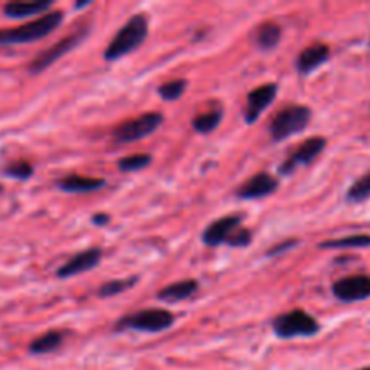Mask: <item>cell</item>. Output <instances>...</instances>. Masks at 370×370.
Returning <instances> with one entry per match:
<instances>
[{"label":"cell","instance_id":"1","mask_svg":"<svg viewBox=\"0 0 370 370\" xmlns=\"http://www.w3.org/2000/svg\"><path fill=\"white\" fill-rule=\"evenodd\" d=\"M64 22V11H48L42 17L27 22L24 26L0 29V45H11V43H29L35 40H42L49 36L56 27Z\"/></svg>","mask_w":370,"mask_h":370},{"label":"cell","instance_id":"2","mask_svg":"<svg viewBox=\"0 0 370 370\" xmlns=\"http://www.w3.org/2000/svg\"><path fill=\"white\" fill-rule=\"evenodd\" d=\"M148 36V18L143 13H136L121 26L116 36L111 40L104 56L107 62H116L129 52L136 51Z\"/></svg>","mask_w":370,"mask_h":370},{"label":"cell","instance_id":"3","mask_svg":"<svg viewBox=\"0 0 370 370\" xmlns=\"http://www.w3.org/2000/svg\"><path fill=\"white\" fill-rule=\"evenodd\" d=\"M311 118H313V112L306 105L293 104L278 111L269 123V134H271L273 141H284L294 134L306 130V127L311 123Z\"/></svg>","mask_w":370,"mask_h":370},{"label":"cell","instance_id":"4","mask_svg":"<svg viewBox=\"0 0 370 370\" xmlns=\"http://www.w3.org/2000/svg\"><path fill=\"white\" fill-rule=\"evenodd\" d=\"M176 323V316L166 309L152 307L143 309L132 315H127L116 323V332L121 331H141V332H161L170 329Z\"/></svg>","mask_w":370,"mask_h":370},{"label":"cell","instance_id":"5","mask_svg":"<svg viewBox=\"0 0 370 370\" xmlns=\"http://www.w3.org/2000/svg\"><path fill=\"white\" fill-rule=\"evenodd\" d=\"M271 327L282 340H291V338H300V336L307 338V336H315L320 332L318 320L304 309H294L278 315L271 322Z\"/></svg>","mask_w":370,"mask_h":370},{"label":"cell","instance_id":"6","mask_svg":"<svg viewBox=\"0 0 370 370\" xmlns=\"http://www.w3.org/2000/svg\"><path fill=\"white\" fill-rule=\"evenodd\" d=\"M164 116L161 112H145L141 116L134 118V120L121 123L120 127L114 129L112 138L118 145H125V143L138 141V139L147 138L150 134H154L155 130L163 125Z\"/></svg>","mask_w":370,"mask_h":370},{"label":"cell","instance_id":"7","mask_svg":"<svg viewBox=\"0 0 370 370\" xmlns=\"http://www.w3.org/2000/svg\"><path fill=\"white\" fill-rule=\"evenodd\" d=\"M325 147H327V139L322 138V136H315V138L306 139L297 150H293V154L289 155L284 163L280 164L278 173H282V176H291L298 166H307V164L313 163V161L325 150Z\"/></svg>","mask_w":370,"mask_h":370},{"label":"cell","instance_id":"8","mask_svg":"<svg viewBox=\"0 0 370 370\" xmlns=\"http://www.w3.org/2000/svg\"><path fill=\"white\" fill-rule=\"evenodd\" d=\"M85 36H87V29H85V27H82V29L74 31L73 35L62 38L60 42L55 43L52 48H49V49H45L43 52H40V55L36 56L35 60L31 62L29 71L33 74H38V73H42V71H45L48 67H51V65L55 64V62L60 60V58L65 55V52L73 51V49L76 48L78 43L82 42V40L85 38Z\"/></svg>","mask_w":370,"mask_h":370},{"label":"cell","instance_id":"9","mask_svg":"<svg viewBox=\"0 0 370 370\" xmlns=\"http://www.w3.org/2000/svg\"><path fill=\"white\" fill-rule=\"evenodd\" d=\"M332 294L343 304L367 300V298H370V276L350 275L336 280L332 284Z\"/></svg>","mask_w":370,"mask_h":370},{"label":"cell","instance_id":"10","mask_svg":"<svg viewBox=\"0 0 370 370\" xmlns=\"http://www.w3.org/2000/svg\"><path fill=\"white\" fill-rule=\"evenodd\" d=\"M276 94H278V85L276 83H264V85L253 89L248 94V101H246L244 107L246 123L251 125V123L259 120L260 114L275 101Z\"/></svg>","mask_w":370,"mask_h":370},{"label":"cell","instance_id":"11","mask_svg":"<svg viewBox=\"0 0 370 370\" xmlns=\"http://www.w3.org/2000/svg\"><path fill=\"white\" fill-rule=\"evenodd\" d=\"M244 217L235 213V215H224L220 219L213 220L210 226H206V229L203 232V242L210 248H217V246L228 242V239L232 237V233L235 229H239L242 226Z\"/></svg>","mask_w":370,"mask_h":370},{"label":"cell","instance_id":"12","mask_svg":"<svg viewBox=\"0 0 370 370\" xmlns=\"http://www.w3.org/2000/svg\"><path fill=\"white\" fill-rule=\"evenodd\" d=\"M278 188V179L275 176L267 172L255 173L253 177H250L244 185L239 186L237 197L246 199V201H253V199H262L267 195L275 194Z\"/></svg>","mask_w":370,"mask_h":370},{"label":"cell","instance_id":"13","mask_svg":"<svg viewBox=\"0 0 370 370\" xmlns=\"http://www.w3.org/2000/svg\"><path fill=\"white\" fill-rule=\"evenodd\" d=\"M101 250L99 248H89V250L82 251V253L74 255L73 259H69L64 266L56 271L58 278H71V276H76L80 273L91 271L101 260Z\"/></svg>","mask_w":370,"mask_h":370},{"label":"cell","instance_id":"14","mask_svg":"<svg viewBox=\"0 0 370 370\" xmlns=\"http://www.w3.org/2000/svg\"><path fill=\"white\" fill-rule=\"evenodd\" d=\"M329 56H331V48L327 43H311L309 48H306L298 55L297 71L300 74H311L315 69H318L320 65L325 64L329 60Z\"/></svg>","mask_w":370,"mask_h":370},{"label":"cell","instance_id":"15","mask_svg":"<svg viewBox=\"0 0 370 370\" xmlns=\"http://www.w3.org/2000/svg\"><path fill=\"white\" fill-rule=\"evenodd\" d=\"M107 185L105 179H98V177H83L76 176V173H71V176L64 177L60 181H56V186L62 190V192H67V194H91L96 190H101Z\"/></svg>","mask_w":370,"mask_h":370},{"label":"cell","instance_id":"16","mask_svg":"<svg viewBox=\"0 0 370 370\" xmlns=\"http://www.w3.org/2000/svg\"><path fill=\"white\" fill-rule=\"evenodd\" d=\"M52 6L51 0H35V2H9L4 6V15L9 18H26L33 15L45 13Z\"/></svg>","mask_w":370,"mask_h":370},{"label":"cell","instance_id":"17","mask_svg":"<svg viewBox=\"0 0 370 370\" xmlns=\"http://www.w3.org/2000/svg\"><path fill=\"white\" fill-rule=\"evenodd\" d=\"M199 291V284L197 280H181V282H176V284H170L166 287H163L157 293V298L163 301H181L186 300V298L194 297Z\"/></svg>","mask_w":370,"mask_h":370},{"label":"cell","instance_id":"18","mask_svg":"<svg viewBox=\"0 0 370 370\" xmlns=\"http://www.w3.org/2000/svg\"><path fill=\"white\" fill-rule=\"evenodd\" d=\"M280 38H282V27L275 24V22L260 24L257 31H255V43L264 51L275 49L278 45Z\"/></svg>","mask_w":370,"mask_h":370},{"label":"cell","instance_id":"19","mask_svg":"<svg viewBox=\"0 0 370 370\" xmlns=\"http://www.w3.org/2000/svg\"><path fill=\"white\" fill-rule=\"evenodd\" d=\"M362 248H370V235L367 233L320 242V250H362Z\"/></svg>","mask_w":370,"mask_h":370},{"label":"cell","instance_id":"20","mask_svg":"<svg viewBox=\"0 0 370 370\" xmlns=\"http://www.w3.org/2000/svg\"><path fill=\"white\" fill-rule=\"evenodd\" d=\"M65 340V334L60 331H49L45 334L38 336L36 340L31 341L29 353L31 354H49L62 347Z\"/></svg>","mask_w":370,"mask_h":370},{"label":"cell","instance_id":"21","mask_svg":"<svg viewBox=\"0 0 370 370\" xmlns=\"http://www.w3.org/2000/svg\"><path fill=\"white\" fill-rule=\"evenodd\" d=\"M222 121V111L220 108H211V111L204 112V114H197L192 121L195 132L199 134H210L220 125Z\"/></svg>","mask_w":370,"mask_h":370},{"label":"cell","instance_id":"22","mask_svg":"<svg viewBox=\"0 0 370 370\" xmlns=\"http://www.w3.org/2000/svg\"><path fill=\"white\" fill-rule=\"evenodd\" d=\"M345 199H347V203H353V204L365 203L367 199H370V170L367 173H363L360 179H356V181L350 185V188L347 190Z\"/></svg>","mask_w":370,"mask_h":370},{"label":"cell","instance_id":"23","mask_svg":"<svg viewBox=\"0 0 370 370\" xmlns=\"http://www.w3.org/2000/svg\"><path fill=\"white\" fill-rule=\"evenodd\" d=\"M138 284V276H132V278H121V280H111L107 284H104L98 289V294L101 298L108 297H116V294L125 293L130 287Z\"/></svg>","mask_w":370,"mask_h":370},{"label":"cell","instance_id":"24","mask_svg":"<svg viewBox=\"0 0 370 370\" xmlns=\"http://www.w3.org/2000/svg\"><path fill=\"white\" fill-rule=\"evenodd\" d=\"M152 163V155L150 154H132L127 155V157H121L118 161V168L121 172H139L143 168H147Z\"/></svg>","mask_w":370,"mask_h":370},{"label":"cell","instance_id":"25","mask_svg":"<svg viewBox=\"0 0 370 370\" xmlns=\"http://www.w3.org/2000/svg\"><path fill=\"white\" fill-rule=\"evenodd\" d=\"M186 87H188V82L186 80H172V82H166L157 89L161 98L164 101H176V99L181 98L185 94Z\"/></svg>","mask_w":370,"mask_h":370},{"label":"cell","instance_id":"26","mask_svg":"<svg viewBox=\"0 0 370 370\" xmlns=\"http://www.w3.org/2000/svg\"><path fill=\"white\" fill-rule=\"evenodd\" d=\"M6 176L13 177V179H20V181H26L33 176V164L27 163V161H15V163L8 164L4 170Z\"/></svg>","mask_w":370,"mask_h":370},{"label":"cell","instance_id":"27","mask_svg":"<svg viewBox=\"0 0 370 370\" xmlns=\"http://www.w3.org/2000/svg\"><path fill=\"white\" fill-rule=\"evenodd\" d=\"M251 239H253V235H251L250 229H246L241 226V228L232 233V237L228 239L226 244H229L232 248H246V246H250Z\"/></svg>","mask_w":370,"mask_h":370},{"label":"cell","instance_id":"28","mask_svg":"<svg viewBox=\"0 0 370 370\" xmlns=\"http://www.w3.org/2000/svg\"><path fill=\"white\" fill-rule=\"evenodd\" d=\"M298 244L297 239H293V241H285V242H280V244H276L275 248H271V250H267L266 255L267 257H276V255L284 253V251L287 250H293L294 246Z\"/></svg>","mask_w":370,"mask_h":370},{"label":"cell","instance_id":"29","mask_svg":"<svg viewBox=\"0 0 370 370\" xmlns=\"http://www.w3.org/2000/svg\"><path fill=\"white\" fill-rule=\"evenodd\" d=\"M92 222L98 224V226H105V224L111 222V217L105 215V213H96V215L92 217Z\"/></svg>","mask_w":370,"mask_h":370},{"label":"cell","instance_id":"30","mask_svg":"<svg viewBox=\"0 0 370 370\" xmlns=\"http://www.w3.org/2000/svg\"><path fill=\"white\" fill-rule=\"evenodd\" d=\"M360 370H370V367H365V369H360Z\"/></svg>","mask_w":370,"mask_h":370},{"label":"cell","instance_id":"31","mask_svg":"<svg viewBox=\"0 0 370 370\" xmlns=\"http://www.w3.org/2000/svg\"><path fill=\"white\" fill-rule=\"evenodd\" d=\"M0 192H2V186H0Z\"/></svg>","mask_w":370,"mask_h":370}]
</instances>
